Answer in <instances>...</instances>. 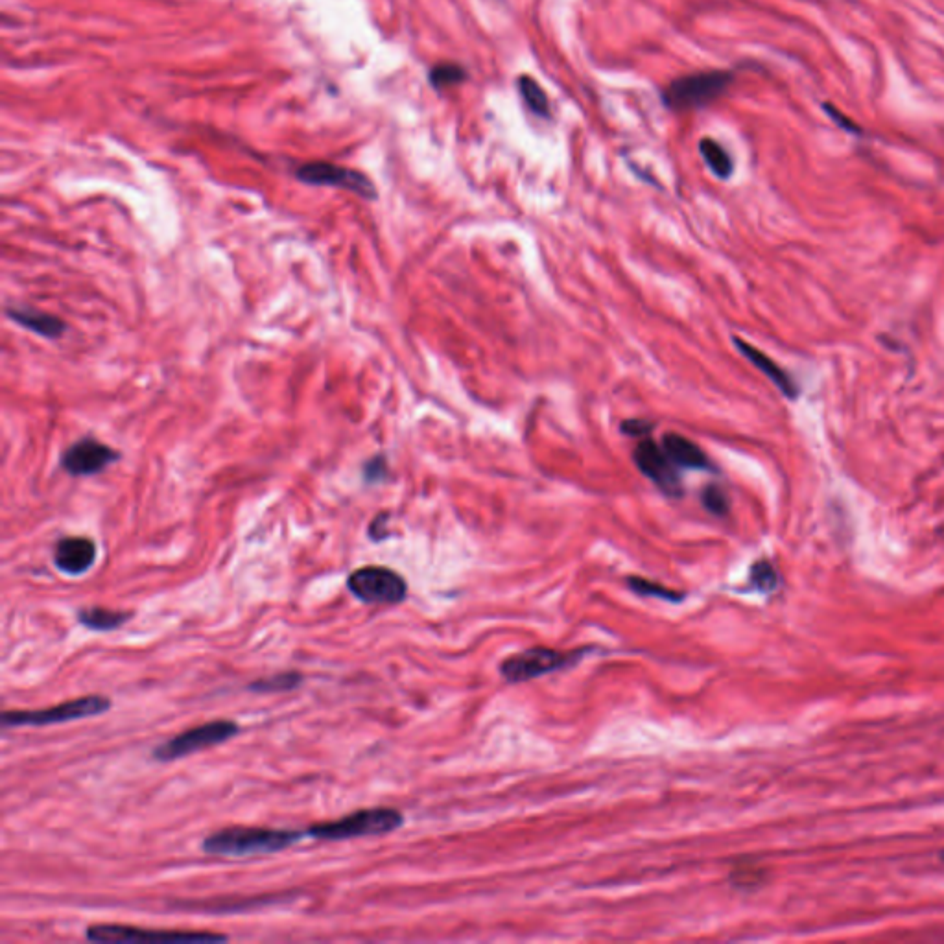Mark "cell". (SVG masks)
Masks as SVG:
<instances>
[{"label":"cell","mask_w":944,"mask_h":944,"mask_svg":"<svg viewBox=\"0 0 944 944\" xmlns=\"http://www.w3.org/2000/svg\"><path fill=\"white\" fill-rule=\"evenodd\" d=\"M651 430H653V425L648 421H640V419H629V421H624V425H622V432H626L627 436L631 437L648 436Z\"/></svg>","instance_id":"obj_24"},{"label":"cell","mask_w":944,"mask_h":944,"mask_svg":"<svg viewBox=\"0 0 944 944\" xmlns=\"http://www.w3.org/2000/svg\"><path fill=\"white\" fill-rule=\"evenodd\" d=\"M570 655L548 648H531L528 651H522L517 655H511L509 659L502 662L500 672L511 681V683H520V681H530L535 677H541L544 673L554 672L570 662Z\"/></svg>","instance_id":"obj_9"},{"label":"cell","mask_w":944,"mask_h":944,"mask_svg":"<svg viewBox=\"0 0 944 944\" xmlns=\"http://www.w3.org/2000/svg\"><path fill=\"white\" fill-rule=\"evenodd\" d=\"M402 823H404V817L395 808H366L353 814L343 815L334 821H323V823L308 826L305 834L316 841L334 843V841L384 836L401 828Z\"/></svg>","instance_id":"obj_2"},{"label":"cell","mask_w":944,"mask_h":944,"mask_svg":"<svg viewBox=\"0 0 944 944\" xmlns=\"http://www.w3.org/2000/svg\"><path fill=\"white\" fill-rule=\"evenodd\" d=\"M520 95L526 100V106L530 107L533 113L548 117L550 115V104L548 96L543 91V87L535 82L530 76H522L519 80Z\"/></svg>","instance_id":"obj_19"},{"label":"cell","mask_w":944,"mask_h":944,"mask_svg":"<svg viewBox=\"0 0 944 944\" xmlns=\"http://www.w3.org/2000/svg\"><path fill=\"white\" fill-rule=\"evenodd\" d=\"M386 520H388V515H380V517L375 519V522L371 524V528H369V535L373 537V541H382V539L386 537V533L382 531L384 530V526H382V524H386Z\"/></svg>","instance_id":"obj_27"},{"label":"cell","mask_w":944,"mask_h":944,"mask_svg":"<svg viewBox=\"0 0 944 944\" xmlns=\"http://www.w3.org/2000/svg\"><path fill=\"white\" fill-rule=\"evenodd\" d=\"M297 177L305 181L308 185H321V187H338V189L349 190L366 200H375L377 198V189L373 181L347 166L332 165V163H308L297 170Z\"/></svg>","instance_id":"obj_8"},{"label":"cell","mask_w":944,"mask_h":944,"mask_svg":"<svg viewBox=\"0 0 944 944\" xmlns=\"http://www.w3.org/2000/svg\"><path fill=\"white\" fill-rule=\"evenodd\" d=\"M354 598L367 605H397L404 602L408 585L395 570L386 567H364L354 570L347 579Z\"/></svg>","instance_id":"obj_7"},{"label":"cell","mask_w":944,"mask_h":944,"mask_svg":"<svg viewBox=\"0 0 944 944\" xmlns=\"http://www.w3.org/2000/svg\"><path fill=\"white\" fill-rule=\"evenodd\" d=\"M85 937L93 943H144V941H168V943H213L227 941L224 933L174 932V930H144L126 924H95L85 930Z\"/></svg>","instance_id":"obj_6"},{"label":"cell","mask_w":944,"mask_h":944,"mask_svg":"<svg viewBox=\"0 0 944 944\" xmlns=\"http://www.w3.org/2000/svg\"><path fill=\"white\" fill-rule=\"evenodd\" d=\"M384 472H386V461H384V458L378 456V458L369 461L366 465L367 482H377L380 478H384Z\"/></svg>","instance_id":"obj_26"},{"label":"cell","mask_w":944,"mask_h":944,"mask_svg":"<svg viewBox=\"0 0 944 944\" xmlns=\"http://www.w3.org/2000/svg\"><path fill=\"white\" fill-rule=\"evenodd\" d=\"M629 587L638 592V594H644V596H659L662 600H670V602H679L683 600V594H677L673 590L666 589V587H661L653 581H646V579L640 578H631L629 579Z\"/></svg>","instance_id":"obj_21"},{"label":"cell","mask_w":944,"mask_h":944,"mask_svg":"<svg viewBox=\"0 0 944 944\" xmlns=\"http://www.w3.org/2000/svg\"><path fill=\"white\" fill-rule=\"evenodd\" d=\"M303 681H305L303 673L290 670V672L275 673L270 677H262L259 681L248 685V690L249 692H255V694H283V692H292L295 688H299L303 685Z\"/></svg>","instance_id":"obj_17"},{"label":"cell","mask_w":944,"mask_h":944,"mask_svg":"<svg viewBox=\"0 0 944 944\" xmlns=\"http://www.w3.org/2000/svg\"><path fill=\"white\" fill-rule=\"evenodd\" d=\"M96 555H98V550L93 539L65 537L56 544L54 565L58 567L59 572L78 578L93 568Z\"/></svg>","instance_id":"obj_12"},{"label":"cell","mask_w":944,"mask_h":944,"mask_svg":"<svg viewBox=\"0 0 944 944\" xmlns=\"http://www.w3.org/2000/svg\"><path fill=\"white\" fill-rule=\"evenodd\" d=\"M118 458L120 454L111 447L96 441L93 437H85L69 447L61 458V465L72 476H93L104 471Z\"/></svg>","instance_id":"obj_11"},{"label":"cell","mask_w":944,"mask_h":944,"mask_svg":"<svg viewBox=\"0 0 944 944\" xmlns=\"http://www.w3.org/2000/svg\"><path fill=\"white\" fill-rule=\"evenodd\" d=\"M133 613L130 611H115V609H106V607H82L78 609L76 618L83 627L96 631V633H109L115 631L118 627L126 626L131 620Z\"/></svg>","instance_id":"obj_16"},{"label":"cell","mask_w":944,"mask_h":944,"mask_svg":"<svg viewBox=\"0 0 944 944\" xmlns=\"http://www.w3.org/2000/svg\"><path fill=\"white\" fill-rule=\"evenodd\" d=\"M467 78V72L460 65L456 63H441V65H436L432 71H430V83L436 87V89H445V87H452V85H458V83L463 82Z\"/></svg>","instance_id":"obj_20"},{"label":"cell","mask_w":944,"mask_h":944,"mask_svg":"<svg viewBox=\"0 0 944 944\" xmlns=\"http://www.w3.org/2000/svg\"><path fill=\"white\" fill-rule=\"evenodd\" d=\"M111 699L106 696H83L63 701L54 707L39 710H4L2 727H48L67 721L85 720L106 714Z\"/></svg>","instance_id":"obj_3"},{"label":"cell","mask_w":944,"mask_h":944,"mask_svg":"<svg viewBox=\"0 0 944 944\" xmlns=\"http://www.w3.org/2000/svg\"><path fill=\"white\" fill-rule=\"evenodd\" d=\"M633 458L637 463L638 471L642 472L644 476H648L651 482L659 485L666 495H681L683 487H681V480H679V474L675 469L677 465L670 460L666 450L659 447L655 441L642 439L638 443L637 449H635Z\"/></svg>","instance_id":"obj_10"},{"label":"cell","mask_w":944,"mask_h":944,"mask_svg":"<svg viewBox=\"0 0 944 944\" xmlns=\"http://www.w3.org/2000/svg\"><path fill=\"white\" fill-rule=\"evenodd\" d=\"M303 838H307V834L297 832V830L231 826V828L213 832L211 836L203 839L201 850L209 856H218V858L268 856V854L294 847Z\"/></svg>","instance_id":"obj_1"},{"label":"cell","mask_w":944,"mask_h":944,"mask_svg":"<svg viewBox=\"0 0 944 944\" xmlns=\"http://www.w3.org/2000/svg\"><path fill=\"white\" fill-rule=\"evenodd\" d=\"M703 506L712 513V515H718V517H723L729 513V500L725 493L721 491L720 487L716 485H708L707 489L703 491Z\"/></svg>","instance_id":"obj_23"},{"label":"cell","mask_w":944,"mask_h":944,"mask_svg":"<svg viewBox=\"0 0 944 944\" xmlns=\"http://www.w3.org/2000/svg\"><path fill=\"white\" fill-rule=\"evenodd\" d=\"M699 152L703 155V159L707 161L708 168H710L716 176L720 177V179L731 177V155L723 150L721 144L712 141V139H703V141L699 142Z\"/></svg>","instance_id":"obj_18"},{"label":"cell","mask_w":944,"mask_h":944,"mask_svg":"<svg viewBox=\"0 0 944 944\" xmlns=\"http://www.w3.org/2000/svg\"><path fill=\"white\" fill-rule=\"evenodd\" d=\"M823 107H825L826 113L832 117V120H834L836 124H839L843 130L852 131V133H860L858 124H856V122H852V120H850L847 115H843V113H841L839 109H836V107L832 106V104H825Z\"/></svg>","instance_id":"obj_25"},{"label":"cell","mask_w":944,"mask_h":944,"mask_svg":"<svg viewBox=\"0 0 944 944\" xmlns=\"http://www.w3.org/2000/svg\"><path fill=\"white\" fill-rule=\"evenodd\" d=\"M8 316L24 329L36 332V334L45 336V338H59V336H63V332L67 329L65 321H61L56 316L45 314V312H37L32 308H10Z\"/></svg>","instance_id":"obj_15"},{"label":"cell","mask_w":944,"mask_h":944,"mask_svg":"<svg viewBox=\"0 0 944 944\" xmlns=\"http://www.w3.org/2000/svg\"><path fill=\"white\" fill-rule=\"evenodd\" d=\"M240 732V725L231 720H214L209 723H203L198 727H192L189 731L181 732L174 738L166 740L165 744H159L152 751V756L157 762H174L190 755H196L198 751L209 749L214 745L225 744L231 738H235Z\"/></svg>","instance_id":"obj_5"},{"label":"cell","mask_w":944,"mask_h":944,"mask_svg":"<svg viewBox=\"0 0 944 944\" xmlns=\"http://www.w3.org/2000/svg\"><path fill=\"white\" fill-rule=\"evenodd\" d=\"M662 449L670 456V460L677 467L694 469V471H710L712 465L707 454L697 447L694 441L679 434H666L662 439Z\"/></svg>","instance_id":"obj_14"},{"label":"cell","mask_w":944,"mask_h":944,"mask_svg":"<svg viewBox=\"0 0 944 944\" xmlns=\"http://www.w3.org/2000/svg\"><path fill=\"white\" fill-rule=\"evenodd\" d=\"M734 74L729 71L696 72L673 80L662 93L666 107L688 111L716 102L731 85Z\"/></svg>","instance_id":"obj_4"},{"label":"cell","mask_w":944,"mask_h":944,"mask_svg":"<svg viewBox=\"0 0 944 944\" xmlns=\"http://www.w3.org/2000/svg\"><path fill=\"white\" fill-rule=\"evenodd\" d=\"M939 858H941V862L944 863V850H943V852H941V856H939Z\"/></svg>","instance_id":"obj_28"},{"label":"cell","mask_w":944,"mask_h":944,"mask_svg":"<svg viewBox=\"0 0 944 944\" xmlns=\"http://www.w3.org/2000/svg\"><path fill=\"white\" fill-rule=\"evenodd\" d=\"M732 342H734V345L738 347V351L744 354L745 358H747L756 369H760V371L779 388L782 395H786L788 399H795V397L799 395V390H797V386H795V382L791 380L790 375H788L782 367L777 366L769 356H766L762 351H758L751 343L740 340V338H734Z\"/></svg>","instance_id":"obj_13"},{"label":"cell","mask_w":944,"mask_h":944,"mask_svg":"<svg viewBox=\"0 0 944 944\" xmlns=\"http://www.w3.org/2000/svg\"><path fill=\"white\" fill-rule=\"evenodd\" d=\"M751 581L755 585L756 589L760 590H773L777 587L779 583V576H777V570L773 568L771 563L767 561H758L753 570H751Z\"/></svg>","instance_id":"obj_22"}]
</instances>
